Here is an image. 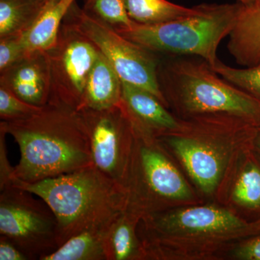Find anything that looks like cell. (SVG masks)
Wrapping results in <instances>:
<instances>
[{
  "label": "cell",
  "instance_id": "cell-1",
  "mask_svg": "<svg viewBox=\"0 0 260 260\" xmlns=\"http://www.w3.org/2000/svg\"><path fill=\"white\" fill-rule=\"evenodd\" d=\"M0 128L20 149L12 179L36 182L93 165L83 114L63 103L48 102L27 119L1 121Z\"/></svg>",
  "mask_w": 260,
  "mask_h": 260
},
{
  "label": "cell",
  "instance_id": "cell-2",
  "mask_svg": "<svg viewBox=\"0 0 260 260\" xmlns=\"http://www.w3.org/2000/svg\"><path fill=\"white\" fill-rule=\"evenodd\" d=\"M207 61L179 56L160 58L157 78L168 106L194 121L260 126V104Z\"/></svg>",
  "mask_w": 260,
  "mask_h": 260
},
{
  "label": "cell",
  "instance_id": "cell-3",
  "mask_svg": "<svg viewBox=\"0 0 260 260\" xmlns=\"http://www.w3.org/2000/svg\"><path fill=\"white\" fill-rule=\"evenodd\" d=\"M12 184L49 205L57 220L59 246L83 231L110 225L126 208L125 189L93 165L36 182L12 179Z\"/></svg>",
  "mask_w": 260,
  "mask_h": 260
},
{
  "label": "cell",
  "instance_id": "cell-4",
  "mask_svg": "<svg viewBox=\"0 0 260 260\" xmlns=\"http://www.w3.org/2000/svg\"><path fill=\"white\" fill-rule=\"evenodd\" d=\"M237 4H203L188 15L155 25L135 23L115 29L122 37L155 54L196 56L213 67L218 46L229 36L243 9Z\"/></svg>",
  "mask_w": 260,
  "mask_h": 260
},
{
  "label": "cell",
  "instance_id": "cell-5",
  "mask_svg": "<svg viewBox=\"0 0 260 260\" xmlns=\"http://www.w3.org/2000/svg\"><path fill=\"white\" fill-rule=\"evenodd\" d=\"M133 124L134 144L125 183L126 210L143 218L156 213L164 200L189 199L191 193L180 173L158 148V137Z\"/></svg>",
  "mask_w": 260,
  "mask_h": 260
},
{
  "label": "cell",
  "instance_id": "cell-6",
  "mask_svg": "<svg viewBox=\"0 0 260 260\" xmlns=\"http://www.w3.org/2000/svg\"><path fill=\"white\" fill-rule=\"evenodd\" d=\"M88 38L105 56L123 82L150 92L168 107L157 78L160 56L122 37L110 25L90 16L76 1L64 19Z\"/></svg>",
  "mask_w": 260,
  "mask_h": 260
},
{
  "label": "cell",
  "instance_id": "cell-7",
  "mask_svg": "<svg viewBox=\"0 0 260 260\" xmlns=\"http://www.w3.org/2000/svg\"><path fill=\"white\" fill-rule=\"evenodd\" d=\"M32 195L13 184L0 191V235L29 260H41L59 247L58 224L49 205Z\"/></svg>",
  "mask_w": 260,
  "mask_h": 260
},
{
  "label": "cell",
  "instance_id": "cell-8",
  "mask_svg": "<svg viewBox=\"0 0 260 260\" xmlns=\"http://www.w3.org/2000/svg\"><path fill=\"white\" fill-rule=\"evenodd\" d=\"M94 167L125 189L135 139L134 124L123 100L103 110L83 109Z\"/></svg>",
  "mask_w": 260,
  "mask_h": 260
},
{
  "label": "cell",
  "instance_id": "cell-9",
  "mask_svg": "<svg viewBox=\"0 0 260 260\" xmlns=\"http://www.w3.org/2000/svg\"><path fill=\"white\" fill-rule=\"evenodd\" d=\"M99 52L88 38L64 20L55 44L47 51L51 78L48 102L79 110L84 87Z\"/></svg>",
  "mask_w": 260,
  "mask_h": 260
},
{
  "label": "cell",
  "instance_id": "cell-10",
  "mask_svg": "<svg viewBox=\"0 0 260 260\" xmlns=\"http://www.w3.org/2000/svg\"><path fill=\"white\" fill-rule=\"evenodd\" d=\"M155 236L177 232L214 234L237 230L245 222L229 210L214 207H195L172 213L150 214L143 217Z\"/></svg>",
  "mask_w": 260,
  "mask_h": 260
},
{
  "label": "cell",
  "instance_id": "cell-11",
  "mask_svg": "<svg viewBox=\"0 0 260 260\" xmlns=\"http://www.w3.org/2000/svg\"><path fill=\"white\" fill-rule=\"evenodd\" d=\"M182 130L160 135L158 138L177 154L189 175L203 191L212 192L221 177V157L205 141L195 138L194 134H184Z\"/></svg>",
  "mask_w": 260,
  "mask_h": 260
},
{
  "label": "cell",
  "instance_id": "cell-12",
  "mask_svg": "<svg viewBox=\"0 0 260 260\" xmlns=\"http://www.w3.org/2000/svg\"><path fill=\"white\" fill-rule=\"evenodd\" d=\"M0 85L31 105H45L51 88L47 51L28 53L20 60L0 72Z\"/></svg>",
  "mask_w": 260,
  "mask_h": 260
},
{
  "label": "cell",
  "instance_id": "cell-13",
  "mask_svg": "<svg viewBox=\"0 0 260 260\" xmlns=\"http://www.w3.org/2000/svg\"><path fill=\"white\" fill-rule=\"evenodd\" d=\"M122 100L135 124L155 136L180 132L185 126L158 98L144 89L123 82Z\"/></svg>",
  "mask_w": 260,
  "mask_h": 260
},
{
  "label": "cell",
  "instance_id": "cell-14",
  "mask_svg": "<svg viewBox=\"0 0 260 260\" xmlns=\"http://www.w3.org/2000/svg\"><path fill=\"white\" fill-rule=\"evenodd\" d=\"M122 80L102 52L89 73L82 95L79 111L103 110L122 101Z\"/></svg>",
  "mask_w": 260,
  "mask_h": 260
},
{
  "label": "cell",
  "instance_id": "cell-15",
  "mask_svg": "<svg viewBox=\"0 0 260 260\" xmlns=\"http://www.w3.org/2000/svg\"><path fill=\"white\" fill-rule=\"evenodd\" d=\"M228 50L239 64L250 68L260 64V7H243L229 34Z\"/></svg>",
  "mask_w": 260,
  "mask_h": 260
},
{
  "label": "cell",
  "instance_id": "cell-16",
  "mask_svg": "<svg viewBox=\"0 0 260 260\" xmlns=\"http://www.w3.org/2000/svg\"><path fill=\"white\" fill-rule=\"evenodd\" d=\"M113 223L75 234L41 260H112L109 235Z\"/></svg>",
  "mask_w": 260,
  "mask_h": 260
},
{
  "label": "cell",
  "instance_id": "cell-17",
  "mask_svg": "<svg viewBox=\"0 0 260 260\" xmlns=\"http://www.w3.org/2000/svg\"><path fill=\"white\" fill-rule=\"evenodd\" d=\"M76 0H59L51 3L31 28L22 35L27 52L47 51L55 44L70 7Z\"/></svg>",
  "mask_w": 260,
  "mask_h": 260
},
{
  "label": "cell",
  "instance_id": "cell-18",
  "mask_svg": "<svg viewBox=\"0 0 260 260\" xmlns=\"http://www.w3.org/2000/svg\"><path fill=\"white\" fill-rule=\"evenodd\" d=\"M50 4L43 0H0V38L23 35Z\"/></svg>",
  "mask_w": 260,
  "mask_h": 260
},
{
  "label": "cell",
  "instance_id": "cell-19",
  "mask_svg": "<svg viewBox=\"0 0 260 260\" xmlns=\"http://www.w3.org/2000/svg\"><path fill=\"white\" fill-rule=\"evenodd\" d=\"M129 18L142 25L166 23L193 14L196 8H189L168 0H124Z\"/></svg>",
  "mask_w": 260,
  "mask_h": 260
},
{
  "label": "cell",
  "instance_id": "cell-20",
  "mask_svg": "<svg viewBox=\"0 0 260 260\" xmlns=\"http://www.w3.org/2000/svg\"><path fill=\"white\" fill-rule=\"evenodd\" d=\"M138 215L124 210L113 223L109 235L112 260L135 259L145 254L140 251L135 234Z\"/></svg>",
  "mask_w": 260,
  "mask_h": 260
},
{
  "label": "cell",
  "instance_id": "cell-21",
  "mask_svg": "<svg viewBox=\"0 0 260 260\" xmlns=\"http://www.w3.org/2000/svg\"><path fill=\"white\" fill-rule=\"evenodd\" d=\"M211 68L219 76L241 89L260 104V64L240 69L232 68L218 60Z\"/></svg>",
  "mask_w": 260,
  "mask_h": 260
},
{
  "label": "cell",
  "instance_id": "cell-22",
  "mask_svg": "<svg viewBox=\"0 0 260 260\" xmlns=\"http://www.w3.org/2000/svg\"><path fill=\"white\" fill-rule=\"evenodd\" d=\"M83 9L114 29L126 28L134 22L127 14L124 0H85Z\"/></svg>",
  "mask_w": 260,
  "mask_h": 260
},
{
  "label": "cell",
  "instance_id": "cell-23",
  "mask_svg": "<svg viewBox=\"0 0 260 260\" xmlns=\"http://www.w3.org/2000/svg\"><path fill=\"white\" fill-rule=\"evenodd\" d=\"M238 204L250 209L260 208V169L249 164L238 178L232 193Z\"/></svg>",
  "mask_w": 260,
  "mask_h": 260
},
{
  "label": "cell",
  "instance_id": "cell-24",
  "mask_svg": "<svg viewBox=\"0 0 260 260\" xmlns=\"http://www.w3.org/2000/svg\"><path fill=\"white\" fill-rule=\"evenodd\" d=\"M37 107L24 102L10 90L0 85V119L1 121L23 120L41 110Z\"/></svg>",
  "mask_w": 260,
  "mask_h": 260
},
{
  "label": "cell",
  "instance_id": "cell-25",
  "mask_svg": "<svg viewBox=\"0 0 260 260\" xmlns=\"http://www.w3.org/2000/svg\"><path fill=\"white\" fill-rule=\"evenodd\" d=\"M28 54L22 35L0 38V72L4 71Z\"/></svg>",
  "mask_w": 260,
  "mask_h": 260
},
{
  "label": "cell",
  "instance_id": "cell-26",
  "mask_svg": "<svg viewBox=\"0 0 260 260\" xmlns=\"http://www.w3.org/2000/svg\"><path fill=\"white\" fill-rule=\"evenodd\" d=\"M8 135L4 129L0 128V191L12 186V176L14 167L10 165L7 154L5 145V135Z\"/></svg>",
  "mask_w": 260,
  "mask_h": 260
},
{
  "label": "cell",
  "instance_id": "cell-27",
  "mask_svg": "<svg viewBox=\"0 0 260 260\" xmlns=\"http://www.w3.org/2000/svg\"><path fill=\"white\" fill-rule=\"evenodd\" d=\"M0 260H29L28 256L6 237L0 235Z\"/></svg>",
  "mask_w": 260,
  "mask_h": 260
},
{
  "label": "cell",
  "instance_id": "cell-28",
  "mask_svg": "<svg viewBox=\"0 0 260 260\" xmlns=\"http://www.w3.org/2000/svg\"><path fill=\"white\" fill-rule=\"evenodd\" d=\"M238 256L247 260H260V237L241 248L238 251Z\"/></svg>",
  "mask_w": 260,
  "mask_h": 260
},
{
  "label": "cell",
  "instance_id": "cell-29",
  "mask_svg": "<svg viewBox=\"0 0 260 260\" xmlns=\"http://www.w3.org/2000/svg\"><path fill=\"white\" fill-rule=\"evenodd\" d=\"M239 1L246 7L255 6L257 3V0H239Z\"/></svg>",
  "mask_w": 260,
  "mask_h": 260
},
{
  "label": "cell",
  "instance_id": "cell-30",
  "mask_svg": "<svg viewBox=\"0 0 260 260\" xmlns=\"http://www.w3.org/2000/svg\"><path fill=\"white\" fill-rule=\"evenodd\" d=\"M255 135H256V143L260 148V126H256Z\"/></svg>",
  "mask_w": 260,
  "mask_h": 260
},
{
  "label": "cell",
  "instance_id": "cell-31",
  "mask_svg": "<svg viewBox=\"0 0 260 260\" xmlns=\"http://www.w3.org/2000/svg\"><path fill=\"white\" fill-rule=\"evenodd\" d=\"M43 1L47 2V3H56V2H59V0H43Z\"/></svg>",
  "mask_w": 260,
  "mask_h": 260
},
{
  "label": "cell",
  "instance_id": "cell-32",
  "mask_svg": "<svg viewBox=\"0 0 260 260\" xmlns=\"http://www.w3.org/2000/svg\"><path fill=\"white\" fill-rule=\"evenodd\" d=\"M256 5L260 7V0H257V3H256Z\"/></svg>",
  "mask_w": 260,
  "mask_h": 260
}]
</instances>
